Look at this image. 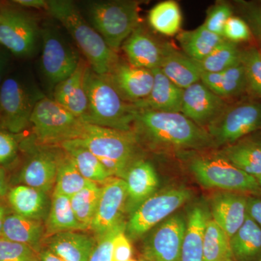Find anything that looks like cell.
<instances>
[{
  "instance_id": "obj_1",
  "label": "cell",
  "mask_w": 261,
  "mask_h": 261,
  "mask_svg": "<svg viewBox=\"0 0 261 261\" xmlns=\"http://www.w3.org/2000/svg\"><path fill=\"white\" fill-rule=\"evenodd\" d=\"M132 130L137 138L143 137L156 148L199 150L216 147L205 128L181 113L137 109Z\"/></svg>"
},
{
  "instance_id": "obj_2",
  "label": "cell",
  "mask_w": 261,
  "mask_h": 261,
  "mask_svg": "<svg viewBox=\"0 0 261 261\" xmlns=\"http://www.w3.org/2000/svg\"><path fill=\"white\" fill-rule=\"evenodd\" d=\"M46 10L68 32L89 67L97 74H109L119 57L87 21L77 5L70 0H47Z\"/></svg>"
},
{
  "instance_id": "obj_3",
  "label": "cell",
  "mask_w": 261,
  "mask_h": 261,
  "mask_svg": "<svg viewBox=\"0 0 261 261\" xmlns=\"http://www.w3.org/2000/svg\"><path fill=\"white\" fill-rule=\"evenodd\" d=\"M85 89L88 106L82 121L113 129H133L137 108L121 97L108 75L97 74L89 66Z\"/></svg>"
},
{
  "instance_id": "obj_4",
  "label": "cell",
  "mask_w": 261,
  "mask_h": 261,
  "mask_svg": "<svg viewBox=\"0 0 261 261\" xmlns=\"http://www.w3.org/2000/svg\"><path fill=\"white\" fill-rule=\"evenodd\" d=\"M89 23L108 47L118 51L140 27V3L128 0L92 1L86 4Z\"/></svg>"
},
{
  "instance_id": "obj_5",
  "label": "cell",
  "mask_w": 261,
  "mask_h": 261,
  "mask_svg": "<svg viewBox=\"0 0 261 261\" xmlns=\"http://www.w3.org/2000/svg\"><path fill=\"white\" fill-rule=\"evenodd\" d=\"M190 168L197 181L207 188L245 195H261V187L256 178L219 154L195 158L190 163Z\"/></svg>"
},
{
  "instance_id": "obj_6",
  "label": "cell",
  "mask_w": 261,
  "mask_h": 261,
  "mask_svg": "<svg viewBox=\"0 0 261 261\" xmlns=\"http://www.w3.org/2000/svg\"><path fill=\"white\" fill-rule=\"evenodd\" d=\"M30 124L40 143L60 144L78 139L85 123L53 99L38 100L31 116Z\"/></svg>"
},
{
  "instance_id": "obj_7",
  "label": "cell",
  "mask_w": 261,
  "mask_h": 261,
  "mask_svg": "<svg viewBox=\"0 0 261 261\" xmlns=\"http://www.w3.org/2000/svg\"><path fill=\"white\" fill-rule=\"evenodd\" d=\"M99 160H111L125 170L138 160L139 140L133 130L113 129L85 123L78 139Z\"/></svg>"
},
{
  "instance_id": "obj_8",
  "label": "cell",
  "mask_w": 261,
  "mask_h": 261,
  "mask_svg": "<svg viewBox=\"0 0 261 261\" xmlns=\"http://www.w3.org/2000/svg\"><path fill=\"white\" fill-rule=\"evenodd\" d=\"M261 129V102L255 100L228 105L205 130L216 147L228 146Z\"/></svg>"
},
{
  "instance_id": "obj_9",
  "label": "cell",
  "mask_w": 261,
  "mask_h": 261,
  "mask_svg": "<svg viewBox=\"0 0 261 261\" xmlns=\"http://www.w3.org/2000/svg\"><path fill=\"white\" fill-rule=\"evenodd\" d=\"M191 192L185 187H171L155 192L130 216L126 230L130 238L137 239L172 216L187 200Z\"/></svg>"
},
{
  "instance_id": "obj_10",
  "label": "cell",
  "mask_w": 261,
  "mask_h": 261,
  "mask_svg": "<svg viewBox=\"0 0 261 261\" xmlns=\"http://www.w3.org/2000/svg\"><path fill=\"white\" fill-rule=\"evenodd\" d=\"M41 37L37 20L27 11L0 5V45L19 58L34 54Z\"/></svg>"
},
{
  "instance_id": "obj_11",
  "label": "cell",
  "mask_w": 261,
  "mask_h": 261,
  "mask_svg": "<svg viewBox=\"0 0 261 261\" xmlns=\"http://www.w3.org/2000/svg\"><path fill=\"white\" fill-rule=\"evenodd\" d=\"M35 93L17 77L5 79L0 87V123L12 134L23 132L30 124L36 104L43 96Z\"/></svg>"
},
{
  "instance_id": "obj_12",
  "label": "cell",
  "mask_w": 261,
  "mask_h": 261,
  "mask_svg": "<svg viewBox=\"0 0 261 261\" xmlns=\"http://www.w3.org/2000/svg\"><path fill=\"white\" fill-rule=\"evenodd\" d=\"M41 37V68L48 82L56 87L75 71L82 58L55 29H43Z\"/></svg>"
},
{
  "instance_id": "obj_13",
  "label": "cell",
  "mask_w": 261,
  "mask_h": 261,
  "mask_svg": "<svg viewBox=\"0 0 261 261\" xmlns=\"http://www.w3.org/2000/svg\"><path fill=\"white\" fill-rule=\"evenodd\" d=\"M186 221L181 215L163 221L147 238L142 247L146 261H180Z\"/></svg>"
},
{
  "instance_id": "obj_14",
  "label": "cell",
  "mask_w": 261,
  "mask_h": 261,
  "mask_svg": "<svg viewBox=\"0 0 261 261\" xmlns=\"http://www.w3.org/2000/svg\"><path fill=\"white\" fill-rule=\"evenodd\" d=\"M228 106L226 99L200 81L184 89L181 113L205 129Z\"/></svg>"
},
{
  "instance_id": "obj_15",
  "label": "cell",
  "mask_w": 261,
  "mask_h": 261,
  "mask_svg": "<svg viewBox=\"0 0 261 261\" xmlns=\"http://www.w3.org/2000/svg\"><path fill=\"white\" fill-rule=\"evenodd\" d=\"M126 200L127 187L123 178L111 177L103 183L90 227L98 238L123 220L122 214L126 209Z\"/></svg>"
},
{
  "instance_id": "obj_16",
  "label": "cell",
  "mask_w": 261,
  "mask_h": 261,
  "mask_svg": "<svg viewBox=\"0 0 261 261\" xmlns=\"http://www.w3.org/2000/svg\"><path fill=\"white\" fill-rule=\"evenodd\" d=\"M108 75L121 97L133 105L145 99L153 86L152 70L137 68L121 59Z\"/></svg>"
},
{
  "instance_id": "obj_17",
  "label": "cell",
  "mask_w": 261,
  "mask_h": 261,
  "mask_svg": "<svg viewBox=\"0 0 261 261\" xmlns=\"http://www.w3.org/2000/svg\"><path fill=\"white\" fill-rule=\"evenodd\" d=\"M247 197L243 194L224 191L214 194L211 198V217L229 238L246 219Z\"/></svg>"
},
{
  "instance_id": "obj_18",
  "label": "cell",
  "mask_w": 261,
  "mask_h": 261,
  "mask_svg": "<svg viewBox=\"0 0 261 261\" xmlns=\"http://www.w3.org/2000/svg\"><path fill=\"white\" fill-rule=\"evenodd\" d=\"M123 179L127 187L126 210L132 214L155 193L159 185V177L153 166L142 159L137 160L130 165Z\"/></svg>"
},
{
  "instance_id": "obj_19",
  "label": "cell",
  "mask_w": 261,
  "mask_h": 261,
  "mask_svg": "<svg viewBox=\"0 0 261 261\" xmlns=\"http://www.w3.org/2000/svg\"><path fill=\"white\" fill-rule=\"evenodd\" d=\"M166 45L160 44L150 34L139 27L125 41L121 49L130 65L152 70L161 66Z\"/></svg>"
},
{
  "instance_id": "obj_20",
  "label": "cell",
  "mask_w": 261,
  "mask_h": 261,
  "mask_svg": "<svg viewBox=\"0 0 261 261\" xmlns=\"http://www.w3.org/2000/svg\"><path fill=\"white\" fill-rule=\"evenodd\" d=\"M89 64L82 58L75 71L55 87L54 99L77 118L83 119L88 106L85 75Z\"/></svg>"
},
{
  "instance_id": "obj_21",
  "label": "cell",
  "mask_w": 261,
  "mask_h": 261,
  "mask_svg": "<svg viewBox=\"0 0 261 261\" xmlns=\"http://www.w3.org/2000/svg\"><path fill=\"white\" fill-rule=\"evenodd\" d=\"M153 86L145 99L134 104L137 109L166 113H181L184 89L168 80L160 68L152 70Z\"/></svg>"
},
{
  "instance_id": "obj_22",
  "label": "cell",
  "mask_w": 261,
  "mask_h": 261,
  "mask_svg": "<svg viewBox=\"0 0 261 261\" xmlns=\"http://www.w3.org/2000/svg\"><path fill=\"white\" fill-rule=\"evenodd\" d=\"M58 161L59 158L49 151L36 152L24 164L19 180L23 185L47 193L56 183Z\"/></svg>"
},
{
  "instance_id": "obj_23",
  "label": "cell",
  "mask_w": 261,
  "mask_h": 261,
  "mask_svg": "<svg viewBox=\"0 0 261 261\" xmlns=\"http://www.w3.org/2000/svg\"><path fill=\"white\" fill-rule=\"evenodd\" d=\"M159 68L168 80L182 89L200 82L202 73L197 61L167 44Z\"/></svg>"
},
{
  "instance_id": "obj_24",
  "label": "cell",
  "mask_w": 261,
  "mask_h": 261,
  "mask_svg": "<svg viewBox=\"0 0 261 261\" xmlns=\"http://www.w3.org/2000/svg\"><path fill=\"white\" fill-rule=\"evenodd\" d=\"M95 245L89 235L64 231L51 236L47 248L63 261H89Z\"/></svg>"
},
{
  "instance_id": "obj_25",
  "label": "cell",
  "mask_w": 261,
  "mask_h": 261,
  "mask_svg": "<svg viewBox=\"0 0 261 261\" xmlns=\"http://www.w3.org/2000/svg\"><path fill=\"white\" fill-rule=\"evenodd\" d=\"M208 213L196 205L189 213L180 261H203V240Z\"/></svg>"
},
{
  "instance_id": "obj_26",
  "label": "cell",
  "mask_w": 261,
  "mask_h": 261,
  "mask_svg": "<svg viewBox=\"0 0 261 261\" xmlns=\"http://www.w3.org/2000/svg\"><path fill=\"white\" fill-rule=\"evenodd\" d=\"M7 201L14 214L37 220L42 217L46 208L45 193L27 185L12 187L7 194Z\"/></svg>"
},
{
  "instance_id": "obj_27",
  "label": "cell",
  "mask_w": 261,
  "mask_h": 261,
  "mask_svg": "<svg viewBox=\"0 0 261 261\" xmlns=\"http://www.w3.org/2000/svg\"><path fill=\"white\" fill-rule=\"evenodd\" d=\"M230 247L235 261H260L261 228L248 215L243 226L230 238Z\"/></svg>"
},
{
  "instance_id": "obj_28",
  "label": "cell",
  "mask_w": 261,
  "mask_h": 261,
  "mask_svg": "<svg viewBox=\"0 0 261 261\" xmlns=\"http://www.w3.org/2000/svg\"><path fill=\"white\" fill-rule=\"evenodd\" d=\"M43 235L44 227L37 220L27 219L14 213L5 218L2 238L28 245L39 253Z\"/></svg>"
},
{
  "instance_id": "obj_29",
  "label": "cell",
  "mask_w": 261,
  "mask_h": 261,
  "mask_svg": "<svg viewBox=\"0 0 261 261\" xmlns=\"http://www.w3.org/2000/svg\"><path fill=\"white\" fill-rule=\"evenodd\" d=\"M200 81L225 99L247 92L246 78L241 62L220 73H202Z\"/></svg>"
},
{
  "instance_id": "obj_30",
  "label": "cell",
  "mask_w": 261,
  "mask_h": 261,
  "mask_svg": "<svg viewBox=\"0 0 261 261\" xmlns=\"http://www.w3.org/2000/svg\"><path fill=\"white\" fill-rule=\"evenodd\" d=\"M218 154L253 177L261 175V146L255 140L239 141L225 146Z\"/></svg>"
},
{
  "instance_id": "obj_31",
  "label": "cell",
  "mask_w": 261,
  "mask_h": 261,
  "mask_svg": "<svg viewBox=\"0 0 261 261\" xmlns=\"http://www.w3.org/2000/svg\"><path fill=\"white\" fill-rule=\"evenodd\" d=\"M61 146L84 178L94 183H104L111 178L97 156L78 141H66L61 143Z\"/></svg>"
},
{
  "instance_id": "obj_32",
  "label": "cell",
  "mask_w": 261,
  "mask_h": 261,
  "mask_svg": "<svg viewBox=\"0 0 261 261\" xmlns=\"http://www.w3.org/2000/svg\"><path fill=\"white\" fill-rule=\"evenodd\" d=\"M177 40L183 53L195 61H201L211 54L225 39L211 32L203 24L192 31L179 32Z\"/></svg>"
},
{
  "instance_id": "obj_33",
  "label": "cell",
  "mask_w": 261,
  "mask_h": 261,
  "mask_svg": "<svg viewBox=\"0 0 261 261\" xmlns=\"http://www.w3.org/2000/svg\"><path fill=\"white\" fill-rule=\"evenodd\" d=\"M47 233L49 236L64 231L85 230L83 225L75 217L70 198L54 190L50 211L47 221Z\"/></svg>"
},
{
  "instance_id": "obj_34",
  "label": "cell",
  "mask_w": 261,
  "mask_h": 261,
  "mask_svg": "<svg viewBox=\"0 0 261 261\" xmlns=\"http://www.w3.org/2000/svg\"><path fill=\"white\" fill-rule=\"evenodd\" d=\"M148 21L155 32L163 35L171 37L178 34L182 22L179 5L171 0L159 3L149 11Z\"/></svg>"
},
{
  "instance_id": "obj_35",
  "label": "cell",
  "mask_w": 261,
  "mask_h": 261,
  "mask_svg": "<svg viewBox=\"0 0 261 261\" xmlns=\"http://www.w3.org/2000/svg\"><path fill=\"white\" fill-rule=\"evenodd\" d=\"M230 258H232L230 238L210 216L204 234L203 261H226Z\"/></svg>"
},
{
  "instance_id": "obj_36",
  "label": "cell",
  "mask_w": 261,
  "mask_h": 261,
  "mask_svg": "<svg viewBox=\"0 0 261 261\" xmlns=\"http://www.w3.org/2000/svg\"><path fill=\"white\" fill-rule=\"evenodd\" d=\"M92 182L81 174L69 156L59 158L55 190L71 197Z\"/></svg>"
},
{
  "instance_id": "obj_37",
  "label": "cell",
  "mask_w": 261,
  "mask_h": 261,
  "mask_svg": "<svg viewBox=\"0 0 261 261\" xmlns=\"http://www.w3.org/2000/svg\"><path fill=\"white\" fill-rule=\"evenodd\" d=\"M101 187L92 182L70 198V204L75 217L86 229H90L97 211Z\"/></svg>"
},
{
  "instance_id": "obj_38",
  "label": "cell",
  "mask_w": 261,
  "mask_h": 261,
  "mask_svg": "<svg viewBox=\"0 0 261 261\" xmlns=\"http://www.w3.org/2000/svg\"><path fill=\"white\" fill-rule=\"evenodd\" d=\"M238 44L225 39L202 61H197L202 73H220L240 62Z\"/></svg>"
},
{
  "instance_id": "obj_39",
  "label": "cell",
  "mask_w": 261,
  "mask_h": 261,
  "mask_svg": "<svg viewBox=\"0 0 261 261\" xmlns=\"http://www.w3.org/2000/svg\"><path fill=\"white\" fill-rule=\"evenodd\" d=\"M240 62L243 65L247 92L252 97L261 98V56L260 50L250 47L241 50Z\"/></svg>"
},
{
  "instance_id": "obj_40",
  "label": "cell",
  "mask_w": 261,
  "mask_h": 261,
  "mask_svg": "<svg viewBox=\"0 0 261 261\" xmlns=\"http://www.w3.org/2000/svg\"><path fill=\"white\" fill-rule=\"evenodd\" d=\"M0 261H40L39 253L23 244L0 238Z\"/></svg>"
},
{
  "instance_id": "obj_41",
  "label": "cell",
  "mask_w": 261,
  "mask_h": 261,
  "mask_svg": "<svg viewBox=\"0 0 261 261\" xmlns=\"http://www.w3.org/2000/svg\"><path fill=\"white\" fill-rule=\"evenodd\" d=\"M123 220L111 230L98 238L89 261H113V240L120 231L126 229Z\"/></svg>"
},
{
  "instance_id": "obj_42",
  "label": "cell",
  "mask_w": 261,
  "mask_h": 261,
  "mask_svg": "<svg viewBox=\"0 0 261 261\" xmlns=\"http://www.w3.org/2000/svg\"><path fill=\"white\" fill-rule=\"evenodd\" d=\"M231 16L232 10L229 5L226 3H218L208 10L203 25L211 32L223 37L225 24Z\"/></svg>"
},
{
  "instance_id": "obj_43",
  "label": "cell",
  "mask_w": 261,
  "mask_h": 261,
  "mask_svg": "<svg viewBox=\"0 0 261 261\" xmlns=\"http://www.w3.org/2000/svg\"><path fill=\"white\" fill-rule=\"evenodd\" d=\"M251 37V30L243 19L231 16L228 19L224 29L223 37L229 42L235 43L246 42Z\"/></svg>"
},
{
  "instance_id": "obj_44",
  "label": "cell",
  "mask_w": 261,
  "mask_h": 261,
  "mask_svg": "<svg viewBox=\"0 0 261 261\" xmlns=\"http://www.w3.org/2000/svg\"><path fill=\"white\" fill-rule=\"evenodd\" d=\"M125 231L126 229L120 231L113 240V261H128L132 259V244Z\"/></svg>"
},
{
  "instance_id": "obj_45",
  "label": "cell",
  "mask_w": 261,
  "mask_h": 261,
  "mask_svg": "<svg viewBox=\"0 0 261 261\" xmlns=\"http://www.w3.org/2000/svg\"><path fill=\"white\" fill-rule=\"evenodd\" d=\"M18 150V143L13 135L0 130V164L10 162Z\"/></svg>"
},
{
  "instance_id": "obj_46",
  "label": "cell",
  "mask_w": 261,
  "mask_h": 261,
  "mask_svg": "<svg viewBox=\"0 0 261 261\" xmlns=\"http://www.w3.org/2000/svg\"><path fill=\"white\" fill-rule=\"evenodd\" d=\"M246 17L250 30L261 41V3L256 6L249 7Z\"/></svg>"
},
{
  "instance_id": "obj_47",
  "label": "cell",
  "mask_w": 261,
  "mask_h": 261,
  "mask_svg": "<svg viewBox=\"0 0 261 261\" xmlns=\"http://www.w3.org/2000/svg\"><path fill=\"white\" fill-rule=\"evenodd\" d=\"M247 214L261 228V199L247 197Z\"/></svg>"
},
{
  "instance_id": "obj_48",
  "label": "cell",
  "mask_w": 261,
  "mask_h": 261,
  "mask_svg": "<svg viewBox=\"0 0 261 261\" xmlns=\"http://www.w3.org/2000/svg\"><path fill=\"white\" fill-rule=\"evenodd\" d=\"M15 4L27 8H37V9H47V0H15Z\"/></svg>"
},
{
  "instance_id": "obj_49",
  "label": "cell",
  "mask_w": 261,
  "mask_h": 261,
  "mask_svg": "<svg viewBox=\"0 0 261 261\" xmlns=\"http://www.w3.org/2000/svg\"><path fill=\"white\" fill-rule=\"evenodd\" d=\"M9 55L8 51L0 49V87L5 80V71L9 63Z\"/></svg>"
},
{
  "instance_id": "obj_50",
  "label": "cell",
  "mask_w": 261,
  "mask_h": 261,
  "mask_svg": "<svg viewBox=\"0 0 261 261\" xmlns=\"http://www.w3.org/2000/svg\"><path fill=\"white\" fill-rule=\"evenodd\" d=\"M8 207H9V205L5 202L4 197L0 198V238L2 237V231H3L5 218L10 214Z\"/></svg>"
},
{
  "instance_id": "obj_51",
  "label": "cell",
  "mask_w": 261,
  "mask_h": 261,
  "mask_svg": "<svg viewBox=\"0 0 261 261\" xmlns=\"http://www.w3.org/2000/svg\"><path fill=\"white\" fill-rule=\"evenodd\" d=\"M8 190L9 188H8L5 170L0 167V198H3L6 196Z\"/></svg>"
},
{
  "instance_id": "obj_52",
  "label": "cell",
  "mask_w": 261,
  "mask_h": 261,
  "mask_svg": "<svg viewBox=\"0 0 261 261\" xmlns=\"http://www.w3.org/2000/svg\"><path fill=\"white\" fill-rule=\"evenodd\" d=\"M39 260L40 261H63L61 257L57 256L49 249H44L39 252Z\"/></svg>"
},
{
  "instance_id": "obj_53",
  "label": "cell",
  "mask_w": 261,
  "mask_h": 261,
  "mask_svg": "<svg viewBox=\"0 0 261 261\" xmlns=\"http://www.w3.org/2000/svg\"><path fill=\"white\" fill-rule=\"evenodd\" d=\"M253 140H255L257 144H259V145L261 146V137H257L256 139Z\"/></svg>"
},
{
  "instance_id": "obj_54",
  "label": "cell",
  "mask_w": 261,
  "mask_h": 261,
  "mask_svg": "<svg viewBox=\"0 0 261 261\" xmlns=\"http://www.w3.org/2000/svg\"><path fill=\"white\" fill-rule=\"evenodd\" d=\"M255 178H256L257 182H258L259 185H260L261 187V175L260 176H257V177Z\"/></svg>"
},
{
  "instance_id": "obj_55",
  "label": "cell",
  "mask_w": 261,
  "mask_h": 261,
  "mask_svg": "<svg viewBox=\"0 0 261 261\" xmlns=\"http://www.w3.org/2000/svg\"><path fill=\"white\" fill-rule=\"evenodd\" d=\"M226 261H235L234 260H233V258H230V259H228V260H226Z\"/></svg>"
},
{
  "instance_id": "obj_56",
  "label": "cell",
  "mask_w": 261,
  "mask_h": 261,
  "mask_svg": "<svg viewBox=\"0 0 261 261\" xmlns=\"http://www.w3.org/2000/svg\"><path fill=\"white\" fill-rule=\"evenodd\" d=\"M128 261H140V260H134V259H130V260Z\"/></svg>"
},
{
  "instance_id": "obj_57",
  "label": "cell",
  "mask_w": 261,
  "mask_h": 261,
  "mask_svg": "<svg viewBox=\"0 0 261 261\" xmlns=\"http://www.w3.org/2000/svg\"><path fill=\"white\" fill-rule=\"evenodd\" d=\"M260 56H261V49H260Z\"/></svg>"
},
{
  "instance_id": "obj_58",
  "label": "cell",
  "mask_w": 261,
  "mask_h": 261,
  "mask_svg": "<svg viewBox=\"0 0 261 261\" xmlns=\"http://www.w3.org/2000/svg\"><path fill=\"white\" fill-rule=\"evenodd\" d=\"M142 261H146V260H142Z\"/></svg>"
},
{
  "instance_id": "obj_59",
  "label": "cell",
  "mask_w": 261,
  "mask_h": 261,
  "mask_svg": "<svg viewBox=\"0 0 261 261\" xmlns=\"http://www.w3.org/2000/svg\"><path fill=\"white\" fill-rule=\"evenodd\" d=\"M260 261H261V259H260Z\"/></svg>"
},
{
  "instance_id": "obj_60",
  "label": "cell",
  "mask_w": 261,
  "mask_h": 261,
  "mask_svg": "<svg viewBox=\"0 0 261 261\" xmlns=\"http://www.w3.org/2000/svg\"></svg>"
}]
</instances>
